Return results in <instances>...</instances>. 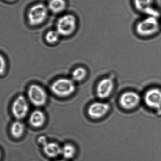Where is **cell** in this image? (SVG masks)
<instances>
[{
  "mask_svg": "<svg viewBox=\"0 0 161 161\" xmlns=\"http://www.w3.org/2000/svg\"><path fill=\"white\" fill-rule=\"evenodd\" d=\"M38 142L40 144L42 145L43 146L47 142V139L44 136H41L38 139Z\"/></svg>",
  "mask_w": 161,
  "mask_h": 161,
  "instance_id": "cell-20",
  "label": "cell"
},
{
  "mask_svg": "<svg viewBox=\"0 0 161 161\" xmlns=\"http://www.w3.org/2000/svg\"><path fill=\"white\" fill-rule=\"evenodd\" d=\"M29 109V105L25 97L20 95L13 102L11 110L15 118L21 119L27 115Z\"/></svg>",
  "mask_w": 161,
  "mask_h": 161,
  "instance_id": "cell-7",
  "label": "cell"
},
{
  "mask_svg": "<svg viewBox=\"0 0 161 161\" xmlns=\"http://www.w3.org/2000/svg\"><path fill=\"white\" fill-rule=\"evenodd\" d=\"M6 68L5 59L3 56L0 54V75L3 74L5 72Z\"/></svg>",
  "mask_w": 161,
  "mask_h": 161,
  "instance_id": "cell-19",
  "label": "cell"
},
{
  "mask_svg": "<svg viewBox=\"0 0 161 161\" xmlns=\"http://www.w3.org/2000/svg\"><path fill=\"white\" fill-rule=\"evenodd\" d=\"M67 6L65 0H50L48 8L54 13H59L65 10Z\"/></svg>",
  "mask_w": 161,
  "mask_h": 161,
  "instance_id": "cell-13",
  "label": "cell"
},
{
  "mask_svg": "<svg viewBox=\"0 0 161 161\" xmlns=\"http://www.w3.org/2000/svg\"><path fill=\"white\" fill-rule=\"evenodd\" d=\"M76 18L71 14H67L60 17L56 24V30L60 36L71 35L76 27Z\"/></svg>",
  "mask_w": 161,
  "mask_h": 161,
  "instance_id": "cell-4",
  "label": "cell"
},
{
  "mask_svg": "<svg viewBox=\"0 0 161 161\" xmlns=\"http://www.w3.org/2000/svg\"><path fill=\"white\" fill-rule=\"evenodd\" d=\"M25 125L22 122L16 121L13 122L10 127V133L15 139H19L25 132Z\"/></svg>",
  "mask_w": 161,
  "mask_h": 161,
  "instance_id": "cell-14",
  "label": "cell"
},
{
  "mask_svg": "<svg viewBox=\"0 0 161 161\" xmlns=\"http://www.w3.org/2000/svg\"><path fill=\"white\" fill-rule=\"evenodd\" d=\"M153 2V0H134V3L138 10L145 13L147 9L152 7Z\"/></svg>",
  "mask_w": 161,
  "mask_h": 161,
  "instance_id": "cell-16",
  "label": "cell"
},
{
  "mask_svg": "<svg viewBox=\"0 0 161 161\" xmlns=\"http://www.w3.org/2000/svg\"><path fill=\"white\" fill-rule=\"evenodd\" d=\"M110 109L108 103L96 102L89 106L88 113L89 116L93 119H98L107 114Z\"/></svg>",
  "mask_w": 161,
  "mask_h": 161,
  "instance_id": "cell-9",
  "label": "cell"
},
{
  "mask_svg": "<svg viewBox=\"0 0 161 161\" xmlns=\"http://www.w3.org/2000/svg\"><path fill=\"white\" fill-rule=\"evenodd\" d=\"M114 83L110 78H104L100 80L97 87V94L101 99L108 97L113 90Z\"/></svg>",
  "mask_w": 161,
  "mask_h": 161,
  "instance_id": "cell-10",
  "label": "cell"
},
{
  "mask_svg": "<svg viewBox=\"0 0 161 161\" xmlns=\"http://www.w3.org/2000/svg\"><path fill=\"white\" fill-rule=\"evenodd\" d=\"M144 101L150 108L161 109V89L153 88L147 90L144 96Z\"/></svg>",
  "mask_w": 161,
  "mask_h": 161,
  "instance_id": "cell-6",
  "label": "cell"
},
{
  "mask_svg": "<svg viewBox=\"0 0 161 161\" xmlns=\"http://www.w3.org/2000/svg\"><path fill=\"white\" fill-rule=\"evenodd\" d=\"M160 29L158 18L148 16L138 23L136 26L137 33L142 36H149L155 35Z\"/></svg>",
  "mask_w": 161,
  "mask_h": 161,
  "instance_id": "cell-2",
  "label": "cell"
},
{
  "mask_svg": "<svg viewBox=\"0 0 161 161\" xmlns=\"http://www.w3.org/2000/svg\"><path fill=\"white\" fill-rule=\"evenodd\" d=\"M60 36L56 30H51L46 34L45 39L46 41L49 43L53 44L58 41Z\"/></svg>",
  "mask_w": 161,
  "mask_h": 161,
  "instance_id": "cell-18",
  "label": "cell"
},
{
  "mask_svg": "<svg viewBox=\"0 0 161 161\" xmlns=\"http://www.w3.org/2000/svg\"><path fill=\"white\" fill-rule=\"evenodd\" d=\"M64 161V160H58V161Z\"/></svg>",
  "mask_w": 161,
  "mask_h": 161,
  "instance_id": "cell-23",
  "label": "cell"
},
{
  "mask_svg": "<svg viewBox=\"0 0 161 161\" xmlns=\"http://www.w3.org/2000/svg\"><path fill=\"white\" fill-rule=\"evenodd\" d=\"M2 157V152L1 151V149H0V160H1V158Z\"/></svg>",
  "mask_w": 161,
  "mask_h": 161,
  "instance_id": "cell-21",
  "label": "cell"
},
{
  "mask_svg": "<svg viewBox=\"0 0 161 161\" xmlns=\"http://www.w3.org/2000/svg\"><path fill=\"white\" fill-rule=\"evenodd\" d=\"M86 75V71L85 69L79 67L73 71L72 78L73 81H80L84 79Z\"/></svg>",
  "mask_w": 161,
  "mask_h": 161,
  "instance_id": "cell-17",
  "label": "cell"
},
{
  "mask_svg": "<svg viewBox=\"0 0 161 161\" xmlns=\"http://www.w3.org/2000/svg\"><path fill=\"white\" fill-rule=\"evenodd\" d=\"M29 121L30 125L34 127H41L45 122V114L42 111L36 110L31 113Z\"/></svg>",
  "mask_w": 161,
  "mask_h": 161,
  "instance_id": "cell-11",
  "label": "cell"
},
{
  "mask_svg": "<svg viewBox=\"0 0 161 161\" xmlns=\"http://www.w3.org/2000/svg\"><path fill=\"white\" fill-rule=\"evenodd\" d=\"M27 94L30 102L34 106L42 107L47 102L48 97L46 91L37 84H32L30 86Z\"/></svg>",
  "mask_w": 161,
  "mask_h": 161,
  "instance_id": "cell-5",
  "label": "cell"
},
{
  "mask_svg": "<svg viewBox=\"0 0 161 161\" xmlns=\"http://www.w3.org/2000/svg\"><path fill=\"white\" fill-rule=\"evenodd\" d=\"M6 1H9V2H12V1H15V0H6Z\"/></svg>",
  "mask_w": 161,
  "mask_h": 161,
  "instance_id": "cell-22",
  "label": "cell"
},
{
  "mask_svg": "<svg viewBox=\"0 0 161 161\" xmlns=\"http://www.w3.org/2000/svg\"><path fill=\"white\" fill-rule=\"evenodd\" d=\"M141 97L135 92L124 93L120 98L121 106L125 109H132L137 107L141 102Z\"/></svg>",
  "mask_w": 161,
  "mask_h": 161,
  "instance_id": "cell-8",
  "label": "cell"
},
{
  "mask_svg": "<svg viewBox=\"0 0 161 161\" xmlns=\"http://www.w3.org/2000/svg\"><path fill=\"white\" fill-rule=\"evenodd\" d=\"M75 147L71 144H66L61 147V154L67 159L72 158L75 154Z\"/></svg>",
  "mask_w": 161,
  "mask_h": 161,
  "instance_id": "cell-15",
  "label": "cell"
},
{
  "mask_svg": "<svg viewBox=\"0 0 161 161\" xmlns=\"http://www.w3.org/2000/svg\"><path fill=\"white\" fill-rule=\"evenodd\" d=\"M43 150L47 157L54 158L61 154V147L57 143L47 142L43 146Z\"/></svg>",
  "mask_w": 161,
  "mask_h": 161,
  "instance_id": "cell-12",
  "label": "cell"
},
{
  "mask_svg": "<svg viewBox=\"0 0 161 161\" xmlns=\"http://www.w3.org/2000/svg\"><path fill=\"white\" fill-rule=\"evenodd\" d=\"M52 92L57 96L65 97L73 93L75 90L74 81L68 78H60L51 85Z\"/></svg>",
  "mask_w": 161,
  "mask_h": 161,
  "instance_id": "cell-1",
  "label": "cell"
},
{
  "mask_svg": "<svg viewBox=\"0 0 161 161\" xmlns=\"http://www.w3.org/2000/svg\"><path fill=\"white\" fill-rule=\"evenodd\" d=\"M48 8L45 5L38 3L31 7L27 14V19L30 25H38L42 23L47 19Z\"/></svg>",
  "mask_w": 161,
  "mask_h": 161,
  "instance_id": "cell-3",
  "label": "cell"
}]
</instances>
